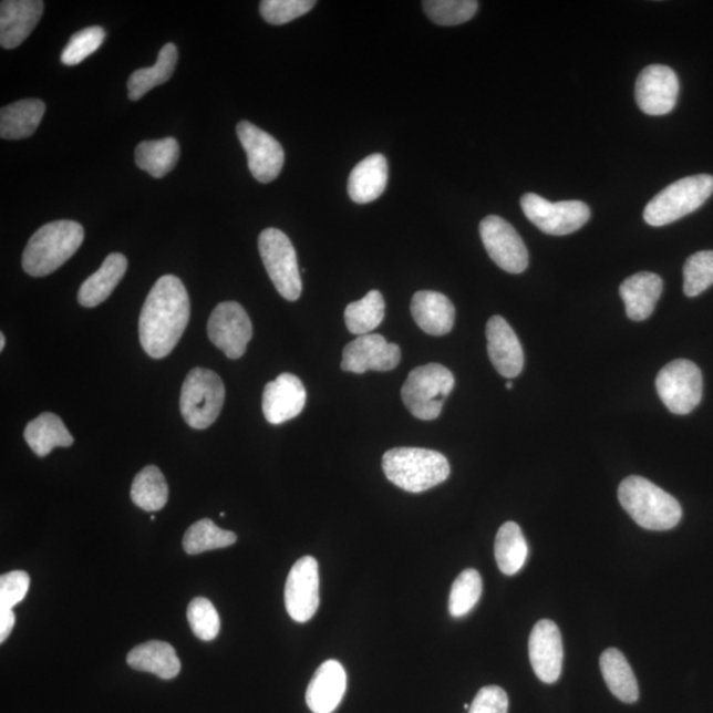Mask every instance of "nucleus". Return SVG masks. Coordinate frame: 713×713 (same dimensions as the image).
Here are the masks:
<instances>
[{"mask_svg":"<svg viewBox=\"0 0 713 713\" xmlns=\"http://www.w3.org/2000/svg\"><path fill=\"white\" fill-rule=\"evenodd\" d=\"M190 301L175 276H164L149 291L140 318L141 344L149 356L164 359L174 351L187 328Z\"/></svg>","mask_w":713,"mask_h":713,"instance_id":"1","label":"nucleus"},{"mask_svg":"<svg viewBox=\"0 0 713 713\" xmlns=\"http://www.w3.org/2000/svg\"><path fill=\"white\" fill-rule=\"evenodd\" d=\"M84 237V228L71 219L41 226L25 246L24 271L37 278L50 276L74 256Z\"/></svg>","mask_w":713,"mask_h":713,"instance_id":"2","label":"nucleus"},{"mask_svg":"<svg viewBox=\"0 0 713 713\" xmlns=\"http://www.w3.org/2000/svg\"><path fill=\"white\" fill-rule=\"evenodd\" d=\"M619 499L623 509L643 529L671 530L681 523L682 507L678 500L647 478L630 476L623 479Z\"/></svg>","mask_w":713,"mask_h":713,"instance_id":"3","label":"nucleus"},{"mask_svg":"<svg viewBox=\"0 0 713 713\" xmlns=\"http://www.w3.org/2000/svg\"><path fill=\"white\" fill-rule=\"evenodd\" d=\"M382 468L390 482L410 493L435 488L451 473L447 457L441 452L411 447L388 451L382 458Z\"/></svg>","mask_w":713,"mask_h":713,"instance_id":"4","label":"nucleus"},{"mask_svg":"<svg viewBox=\"0 0 713 713\" xmlns=\"http://www.w3.org/2000/svg\"><path fill=\"white\" fill-rule=\"evenodd\" d=\"M713 194V176L694 175L681 178L654 196L643 211L650 226L673 224L698 210Z\"/></svg>","mask_w":713,"mask_h":713,"instance_id":"5","label":"nucleus"},{"mask_svg":"<svg viewBox=\"0 0 713 713\" xmlns=\"http://www.w3.org/2000/svg\"><path fill=\"white\" fill-rule=\"evenodd\" d=\"M455 388V376L441 363L413 370L402 388V400L411 414L421 421H435L443 403Z\"/></svg>","mask_w":713,"mask_h":713,"instance_id":"6","label":"nucleus"},{"mask_svg":"<svg viewBox=\"0 0 713 713\" xmlns=\"http://www.w3.org/2000/svg\"><path fill=\"white\" fill-rule=\"evenodd\" d=\"M225 386L214 370L195 368L185 379L180 411L185 423L194 430H205L217 421L224 407Z\"/></svg>","mask_w":713,"mask_h":713,"instance_id":"7","label":"nucleus"},{"mask_svg":"<svg viewBox=\"0 0 713 713\" xmlns=\"http://www.w3.org/2000/svg\"><path fill=\"white\" fill-rule=\"evenodd\" d=\"M260 257L277 291L288 301L300 298L301 283L297 251L282 230L269 228L258 239Z\"/></svg>","mask_w":713,"mask_h":713,"instance_id":"8","label":"nucleus"},{"mask_svg":"<svg viewBox=\"0 0 713 713\" xmlns=\"http://www.w3.org/2000/svg\"><path fill=\"white\" fill-rule=\"evenodd\" d=\"M655 386L658 395L671 413L688 415L702 401L701 369L689 360L670 362L658 374Z\"/></svg>","mask_w":713,"mask_h":713,"instance_id":"9","label":"nucleus"},{"mask_svg":"<svg viewBox=\"0 0 713 713\" xmlns=\"http://www.w3.org/2000/svg\"><path fill=\"white\" fill-rule=\"evenodd\" d=\"M524 214L538 229L550 236H567L578 231L591 218L586 203L578 200L551 203L535 194L520 198Z\"/></svg>","mask_w":713,"mask_h":713,"instance_id":"10","label":"nucleus"},{"mask_svg":"<svg viewBox=\"0 0 713 713\" xmlns=\"http://www.w3.org/2000/svg\"><path fill=\"white\" fill-rule=\"evenodd\" d=\"M208 335L228 359H241L252 338V324L248 312L237 301L219 303L210 314Z\"/></svg>","mask_w":713,"mask_h":713,"instance_id":"11","label":"nucleus"},{"mask_svg":"<svg viewBox=\"0 0 713 713\" xmlns=\"http://www.w3.org/2000/svg\"><path fill=\"white\" fill-rule=\"evenodd\" d=\"M479 236L486 251L499 269L520 273L529 266V252L524 239L503 217H485L479 224Z\"/></svg>","mask_w":713,"mask_h":713,"instance_id":"12","label":"nucleus"},{"mask_svg":"<svg viewBox=\"0 0 713 713\" xmlns=\"http://www.w3.org/2000/svg\"><path fill=\"white\" fill-rule=\"evenodd\" d=\"M237 135L246 155L249 169L259 183L276 180L285 166V149L272 135L248 121L238 123Z\"/></svg>","mask_w":713,"mask_h":713,"instance_id":"13","label":"nucleus"},{"mask_svg":"<svg viewBox=\"0 0 713 713\" xmlns=\"http://www.w3.org/2000/svg\"><path fill=\"white\" fill-rule=\"evenodd\" d=\"M318 560L304 557L291 568L286 581L285 604L288 614L297 622H307L317 614L320 604Z\"/></svg>","mask_w":713,"mask_h":713,"instance_id":"14","label":"nucleus"},{"mask_svg":"<svg viewBox=\"0 0 713 713\" xmlns=\"http://www.w3.org/2000/svg\"><path fill=\"white\" fill-rule=\"evenodd\" d=\"M400 362V347L388 342L381 334H363L344 348L341 369L355 374L366 373L369 370L390 372Z\"/></svg>","mask_w":713,"mask_h":713,"instance_id":"15","label":"nucleus"},{"mask_svg":"<svg viewBox=\"0 0 713 713\" xmlns=\"http://www.w3.org/2000/svg\"><path fill=\"white\" fill-rule=\"evenodd\" d=\"M678 94V75L669 66L649 65L637 79V105L644 114H669L676 105Z\"/></svg>","mask_w":713,"mask_h":713,"instance_id":"16","label":"nucleus"},{"mask_svg":"<svg viewBox=\"0 0 713 713\" xmlns=\"http://www.w3.org/2000/svg\"><path fill=\"white\" fill-rule=\"evenodd\" d=\"M529 655L534 673L541 682L552 684L558 681L564 666V641L557 623L551 620L535 623Z\"/></svg>","mask_w":713,"mask_h":713,"instance_id":"17","label":"nucleus"},{"mask_svg":"<svg viewBox=\"0 0 713 713\" xmlns=\"http://www.w3.org/2000/svg\"><path fill=\"white\" fill-rule=\"evenodd\" d=\"M307 393L297 375L283 373L267 383L264 390L262 410L266 421L282 424L293 420L304 410Z\"/></svg>","mask_w":713,"mask_h":713,"instance_id":"18","label":"nucleus"},{"mask_svg":"<svg viewBox=\"0 0 713 713\" xmlns=\"http://www.w3.org/2000/svg\"><path fill=\"white\" fill-rule=\"evenodd\" d=\"M488 353L493 366L505 379H516L523 372L525 355L516 332L504 318L493 317L486 326Z\"/></svg>","mask_w":713,"mask_h":713,"instance_id":"19","label":"nucleus"},{"mask_svg":"<svg viewBox=\"0 0 713 713\" xmlns=\"http://www.w3.org/2000/svg\"><path fill=\"white\" fill-rule=\"evenodd\" d=\"M41 0H3L0 3V45L13 50L29 38L43 16Z\"/></svg>","mask_w":713,"mask_h":713,"instance_id":"20","label":"nucleus"},{"mask_svg":"<svg viewBox=\"0 0 713 713\" xmlns=\"http://www.w3.org/2000/svg\"><path fill=\"white\" fill-rule=\"evenodd\" d=\"M347 692L345 669L339 661L329 660L314 673L306 692L308 709L313 713H332L338 710Z\"/></svg>","mask_w":713,"mask_h":713,"instance_id":"21","label":"nucleus"},{"mask_svg":"<svg viewBox=\"0 0 713 713\" xmlns=\"http://www.w3.org/2000/svg\"><path fill=\"white\" fill-rule=\"evenodd\" d=\"M411 313L422 331L432 335L448 334L455 326V307L441 292H416L411 300Z\"/></svg>","mask_w":713,"mask_h":713,"instance_id":"22","label":"nucleus"},{"mask_svg":"<svg viewBox=\"0 0 713 713\" xmlns=\"http://www.w3.org/2000/svg\"><path fill=\"white\" fill-rule=\"evenodd\" d=\"M663 291V280L654 272L642 271L623 280L620 294L630 320L643 321L654 312Z\"/></svg>","mask_w":713,"mask_h":713,"instance_id":"23","label":"nucleus"},{"mask_svg":"<svg viewBox=\"0 0 713 713\" xmlns=\"http://www.w3.org/2000/svg\"><path fill=\"white\" fill-rule=\"evenodd\" d=\"M389 182L386 157L373 154L353 168L348 180V194L356 204H368L380 198Z\"/></svg>","mask_w":713,"mask_h":713,"instance_id":"24","label":"nucleus"},{"mask_svg":"<svg viewBox=\"0 0 713 713\" xmlns=\"http://www.w3.org/2000/svg\"><path fill=\"white\" fill-rule=\"evenodd\" d=\"M127 258L121 252L107 256L97 272L80 287L79 301L82 307H97L110 297L127 271Z\"/></svg>","mask_w":713,"mask_h":713,"instance_id":"25","label":"nucleus"},{"mask_svg":"<svg viewBox=\"0 0 713 713\" xmlns=\"http://www.w3.org/2000/svg\"><path fill=\"white\" fill-rule=\"evenodd\" d=\"M128 666L155 674L162 679H174L180 673L182 663L176 650L168 642L148 641L138 644L127 655Z\"/></svg>","mask_w":713,"mask_h":713,"instance_id":"26","label":"nucleus"},{"mask_svg":"<svg viewBox=\"0 0 713 713\" xmlns=\"http://www.w3.org/2000/svg\"><path fill=\"white\" fill-rule=\"evenodd\" d=\"M45 114V104L40 100H23L7 105L0 112V136L7 141L29 138L37 132Z\"/></svg>","mask_w":713,"mask_h":713,"instance_id":"27","label":"nucleus"},{"mask_svg":"<svg viewBox=\"0 0 713 713\" xmlns=\"http://www.w3.org/2000/svg\"><path fill=\"white\" fill-rule=\"evenodd\" d=\"M27 444L39 457H45L56 447H71L73 436L58 415L44 413L27 424L24 430Z\"/></svg>","mask_w":713,"mask_h":713,"instance_id":"28","label":"nucleus"},{"mask_svg":"<svg viewBox=\"0 0 713 713\" xmlns=\"http://www.w3.org/2000/svg\"><path fill=\"white\" fill-rule=\"evenodd\" d=\"M601 674L608 689L623 703H636L640 698L639 682L620 650L608 649L600 657Z\"/></svg>","mask_w":713,"mask_h":713,"instance_id":"29","label":"nucleus"},{"mask_svg":"<svg viewBox=\"0 0 713 713\" xmlns=\"http://www.w3.org/2000/svg\"><path fill=\"white\" fill-rule=\"evenodd\" d=\"M177 48L173 43L164 45L157 56L156 64L142 68L130 75L127 82L128 99L140 101L154 87L166 84L173 78L177 64Z\"/></svg>","mask_w":713,"mask_h":713,"instance_id":"30","label":"nucleus"},{"mask_svg":"<svg viewBox=\"0 0 713 713\" xmlns=\"http://www.w3.org/2000/svg\"><path fill=\"white\" fill-rule=\"evenodd\" d=\"M495 555L500 572L513 576L523 570L529 555V547L523 530L516 523H506L499 527Z\"/></svg>","mask_w":713,"mask_h":713,"instance_id":"31","label":"nucleus"},{"mask_svg":"<svg viewBox=\"0 0 713 713\" xmlns=\"http://www.w3.org/2000/svg\"><path fill=\"white\" fill-rule=\"evenodd\" d=\"M180 146L175 138L148 141L135 148L136 166L155 178L167 176L176 167Z\"/></svg>","mask_w":713,"mask_h":713,"instance_id":"32","label":"nucleus"},{"mask_svg":"<svg viewBox=\"0 0 713 713\" xmlns=\"http://www.w3.org/2000/svg\"><path fill=\"white\" fill-rule=\"evenodd\" d=\"M132 499L144 512L162 510L167 505L168 485L157 466L148 465L135 476Z\"/></svg>","mask_w":713,"mask_h":713,"instance_id":"33","label":"nucleus"},{"mask_svg":"<svg viewBox=\"0 0 713 713\" xmlns=\"http://www.w3.org/2000/svg\"><path fill=\"white\" fill-rule=\"evenodd\" d=\"M385 299L380 291H370L361 300L353 301L345 308V324L352 334H370L381 326L385 318Z\"/></svg>","mask_w":713,"mask_h":713,"instance_id":"34","label":"nucleus"},{"mask_svg":"<svg viewBox=\"0 0 713 713\" xmlns=\"http://www.w3.org/2000/svg\"><path fill=\"white\" fill-rule=\"evenodd\" d=\"M237 541V535L219 529L214 520L208 518L192 525L184 535L183 546L185 552L197 555L217 548L229 547Z\"/></svg>","mask_w":713,"mask_h":713,"instance_id":"35","label":"nucleus"},{"mask_svg":"<svg viewBox=\"0 0 713 713\" xmlns=\"http://www.w3.org/2000/svg\"><path fill=\"white\" fill-rule=\"evenodd\" d=\"M483 595V579L476 570H465L457 576L450 595V613L461 619L477 606Z\"/></svg>","mask_w":713,"mask_h":713,"instance_id":"36","label":"nucleus"},{"mask_svg":"<svg viewBox=\"0 0 713 713\" xmlns=\"http://www.w3.org/2000/svg\"><path fill=\"white\" fill-rule=\"evenodd\" d=\"M423 10L432 22L438 25H458L469 22L476 16V0H426Z\"/></svg>","mask_w":713,"mask_h":713,"instance_id":"37","label":"nucleus"},{"mask_svg":"<svg viewBox=\"0 0 713 713\" xmlns=\"http://www.w3.org/2000/svg\"><path fill=\"white\" fill-rule=\"evenodd\" d=\"M683 291L695 298L713 285V251H699L685 260Z\"/></svg>","mask_w":713,"mask_h":713,"instance_id":"38","label":"nucleus"},{"mask_svg":"<svg viewBox=\"0 0 713 713\" xmlns=\"http://www.w3.org/2000/svg\"><path fill=\"white\" fill-rule=\"evenodd\" d=\"M106 32L102 27H87L71 38L61 53V61L68 66L79 65L104 44Z\"/></svg>","mask_w":713,"mask_h":713,"instance_id":"39","label":"nucleus"},{"mask_svg":"<svg viewBox=\"0 0 713 713\" xmlns=\"http://www.w3.org/2000/svg\"><path fill=\"white\" fill-rule=\"evenodd\" d=\"M188 622L192 632L202 641H214L219 633V616L208 599L197 598L189 602Z\"/></svg>","mask_w":713,"mask_h":713,"instance_id":"40","label":"nucleus"},{"mask_svg":"<svg viewBox=\"0 0 713 713\" xmlns=\"http://www.w3.org/2000/svg\"><path fill=\"white\" fill-rule=\"evenodd\" d=\"M314 6L317 2L312 0H264L259 11L267 23L283 25L306 16Z\"/></svg>","mask_w":713,"mask_h":713,"instance_id":"41","label":"nucleus"},{"mask_svg":"<svg viewBox=\"0 0 713 713\" xmlns=\"http://www.w3.org/2000/svg\"><path fill=\"white\" fill-rule=\"evenodd\" d=\"M30 575L24 571H12L0 578V608L12 609L22 602L29 593Z\"/></svg>","mask_w":713,"mask_h":713,"instance_id":"42","label":"nucleus"},{"mask_svg":"<svg viewBox=\"0 0 713 713\" xmlns=\"http://www.w3.org/2000/svg\"><path fill=\"white\" fill-rule=\"evenodd\" d=\"M509 698L498 685H486L472 702L469 713H507Z\"/></svg>","mask_w":713,"mask_h":713,"instance_id":"43","label":"nucleus"},{"mask_svg":"<svg viewBox=\"0 0 713 713\" xmlns=\"http://www.w3.org/2000/svg\"><path fill=\"white\" fill-rule=\"evenodd\" d=\"M17 617L12 609L0 608V642L9 639L13 627H16Z\"/></svg>","mask_w":713,"mask_h":713,"instance_id":"44","label":"nucleus"},{"mask_svg":"<svg viewBox=\"0 0 713 713\" xmlns=\"http://www.w3.org/2000/svg\"><path fill=\"white\" fill-rule=\"evenodd\" d=\"M6 347V335L4 333H0V351H3Z\"/></svg>","mask_w":713,"mask_h":713,"instance_id":"45","label":"nucleus"},{"mask_svg":"<svg viewBox=\"0 0 713 713\" xmlns=\"http://www.w3.org/2000/svg\"><path fill=\"white\" fill-rule=\"evenodd\" d=\"M506 389H507V390H512V389H513V382H512V381H509V382H507V383H506Z\"/></svg>","mask_w":713,"mask_h":713,"instance_id":"46","label":"nucleus"}]
</instances>
